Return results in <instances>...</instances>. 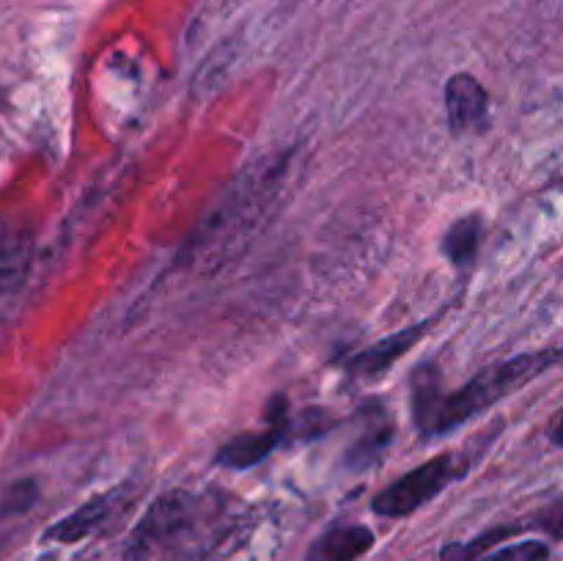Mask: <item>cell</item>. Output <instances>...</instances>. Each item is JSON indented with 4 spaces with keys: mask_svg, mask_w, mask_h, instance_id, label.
Wrapping results in <instances>:
<instances>
[{
    "mask_svg": "<svg viewBox=\"0 0 563 561\" xmlns=\"http://www.w3.org/2000/svg\"><path fill=\"white\" fill-rule=\"evenodd\" d=\"M137 490L132 487L130 482L119 484V487L108 490V493L93 495L91 501H86L82 506H77L71 515L60 517L58 522L44 531V539L47 542H58V544H75L80 539L93 537V534H102L113 526L115 520H121L126 509L135 501Z\"/></svg>",
    "mask_w": 563,
    "mask_h": 561,
    "instance_id": "cell-5",
    "label": "cell"
},
{
    "mask_svg": "<svg viewBox=\"0 0 563 561\" xmlns=\"http://www.w3.org/2000/svg\"><path fill=\"white\" fill-rule=\"evenodd\" d=\"M550 559V544L542 539H522V542L500 544V548L487 550L478 556L476 561H548Z\"/></svg>",
    "mask_w": 563,
    "mask_h": 561,
    "instance_id": "cell-13",
    "label": "cell"
},
{
    "mask_svg": "<svg viewBox=\"0 0 563 561\" xmlns=\"http://www.w3.org/2000/svg\"><path fill=\"white\" fill-rule=\"evenodd\" d=\"M432 322L434 319H423V322L410 324V328L405 330H396L394 336H385V339L374 341L372 346L355 352V355L344 363V372L350 374V377H363V380L377 377V374H383L385 369L394 366L399 358H405L407 352H410L412 346H416L418 341L432 330Z\"/></svg>",
    "mask_w": 563,
    "mask_h": 561,
    "instance_id": "cell-8",
    "label": "cell"
},
{
    "mask_svg": "<svg viewBox=\"0 0 563 561\" xmlns=\"http://www.w3.org/2000/svg\"><path fill=\"white\" fill-rule=\"evenodd\" d=\"M537 526L544 528L548 534H553V537H563V495L559 501H553L548 509L539 512Z\"/></svg>",
    "mask_w": 563,
    "mask_h": 561,
    "instance_id": "cell-14",
    "label": "cell"
},
{
    "mask_svg": "<svg viewBox=\"0 0 563 561\" xmlns=\"http://www.w3.org/2000/svg\"><path fill=\"white\" fill-rule=\"evenodd\" d=\"M374 548V531L357 522H344L319 534L308 548V561H357Z\"/></svg>",
    "mask_w": 563,
    "mask_h": 561,
    "instance_id": "cell-10",
    "label": "cell"
},
{
    "mask_svg": "<svg viewBox=\"0 0 563 561\" xmlns=\"http://www.w3.org/2000/svg\"><path fill=\"white\" fill-rule=\"evenodd\" d=\"M445 113L454 135H476L489 127V94L478 77L456 72L445 82Z\"/></svg>",
    "mask_w": 563,
    "mask_h": 561,
    "instance_id": "cell-7",
    "label": "cell"
},
{
    "mask_svg": "<svg viewBox=\"0 0 563 561\" xmlns=\"http://www.w3.org/2000/svg\"><path fill=\"white\" fill-rule=\"evenodd\" d=\"M471 471V460L460 451H443L432 460L407 471L372 498V512L379 517H407L438 498Z\"/></svg>",
    "mask_w": 563,
    "mask_h": 561,
    "instance_id": "cell-4",
    "label": "cell"
},
{
    "mask_svg": "<svg viewBox=\"0 0 563 561\" xmlns=\"http://www.w3.org/2000/svg\"><path fill=\"white\" fill-rule=\"evenodd\" d=\"M361 435H357L355 443L346 449V465L357 468V471L377 465V462L383 460L385 451H388L396 432V424L390 421L388 410H385L379 402H368L361 410Z\"/></svg>",
    "mask_w": 563,
    "mask_h": 561,
    "instance_id": "cell-9",
    "label": "cell"
},
{
    "mask_svg": "<svg viewBox=\"0 0 563 561\" xmlns=\"http://www.w3.org/2000/svg\"><path fill=\"white\" fill-rule=\"evenodd\" d=\"M561 361L563 339L559 344L542 346V350L520 352V355H511L506 361L489 363L454 394H443L440 372L432 363H423L412 374V421H416L423 440L454 432L456 427L498 405L504 396L515 394L517 388L537 380L539 374L550 372Z\"/></svg>",
    "mask_w": 563,
    "mask_h": 561,
    "instance_id": "cell-1",
    "label": "cell"
},
{
    "mask_svg": "<svg viewBox=\"0 0 563 561\" xmlns=\"http://www.w3.org/2000/svg\"><path fill=\"white\" fill-rule=\"evenodd\" d=\"M203 517V498L190 490H168L152 501L124 544L126 561H148L174 548Z\"/></svg>",
    "mask_w": 563,
    "mask_h": 561,
    "instance_id": "cell-3",
    "label": "cell"
},
{
    "mask_svg": "<svg viewBox=\"0 0 563 561\" xmlns=\"http://www.w3.org/2000/svg\"><path fill=\"white\" fill-rule=\"evenodd\" d=\"M548 438H550V443L559 446V449H563V407H561L559 413H555L553 421H550Z\"/></svg>",
    "mask_w": 563,
    "mask_h": 561,
    "instance_id": "cell-15",
    "label": "cell"
},
{
    "mask_svg": "<svg viewBox=\"0 0 563 561\" xmlns=\"http://www.w3.org/2000/svg\"><path fill=\"white\" fill-rule=\"evenodd\" d=\"M33 240L16 226L0 223V295L14 292L31 270Z\"/></svg>",
    "mask_w": 563,
    "mask_h": 561,
    "instance_id": "cell-11",
    "label": "cell"
},
{
    "mask_svg": "<svg viewBox=\"0 0 563 561\" xmlns=\"http://www.w3.org/2000/svg\"><path fill=\"white\" fill-rule=\"evenodd\" d=\"M482 240H484V218L478 212H471L449 226V231L443 234V242H440V251H443V256L449 258L454 267L465 270L478 258Z\"/></svg>",
    "mask_w": 563,
    "mask_h": 561,
    "instance_id": "cell-12",
    "label": "cell"
},
{
    "mask_svg": "<svg viewBox=\"0 0 563 561\" xmlns=\"http://www.w3.org/2000/svg\"><path fill=\"white\" fill-rule=\"evenodd\" d=\"M289 174V157L258 160V165L242 170L234 187L225 190L223 201L209 212L201 229L185 242L179 251V264L187 267H220L234 256L242 242L251 240L253 231L262 226L264 215L273 209L280 196V185Z\"/></svg>",
    "mask_w": 563,
    "mask_h": 561,
    "instance_id": "cell-2",
    "label": "cell"
},
{
    "mask_svg": "<svg viewBox=\"0 0 563 561\" xmlns=\"http://www.w3.org/2000/svg\"><path fill=\"white\" fill-rule=\"evenodd\" d=\"M291 435V418H289V405H286L284 396H275L267 407V424H264L262 432H247L240 438L229 440L223 449L214 454V465L229 468V471H247V468L258 465L262 460H267L280 443Z\"/></svg>",
    "mask_w": 563,
    "mask_h": 561,
    "instance_id": "cell-6",
    "label": "cell"
}]
</instances>
